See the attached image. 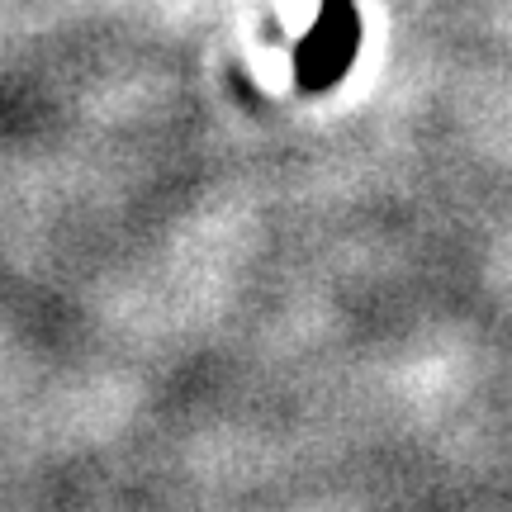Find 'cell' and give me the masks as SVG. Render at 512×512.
Returning a JSON list of instances; mask_svg holds the SVG:
<instances>
[{
	"label": "cell",
	"instance_id": "cell-1",
	"mask_svg": "<svg viewBox=\"0 0 512 512\" xmlns=\"http://www.w3.org/2000/svg\"><path fill=\"white\" fill-rule=\"evenodd\" d=\"M356 48H361V24H356L351 0H323V15H318L313 34L304 38V48L294 57L299 86L304 91H328L332 81H342Z\"/></svg>",
	"mask_w": 512,
	"mask_h": 512
}]
</instances>
